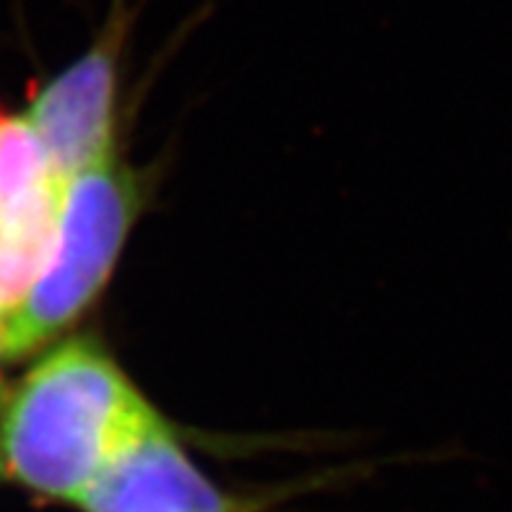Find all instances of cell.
Masks as SVG:
<instances>
[{"label": "cell", "instance_id": "obj_1", "mask_svg": "<svg viewBox=\"0 0 512 512\" xmlns=\"http://www.w3.org/2000/svg\"><path fill=\"white\" fill-rule=\"evenodd\" d=\"M154 414L104 346L91 338L60 341L6 388V479L39 500L76 507L112 453Z\"/></svg>", "mask_w": 512, "mask_h": 512}, {"label": "cell", "instance_id": "obj_2", "mask_svg": "<svg viewBox=\"0 0 512 512\" xmlns=\"http://www.w3.org/2000/svg\"><path fill=\"white\" fill-rule=\"evenodd\" d=\"M141 182L117 154L63 182L45 263L3 318L6 357L50 346L84 318L115 273L141 214Z\"/></svg>", "mask_w": 512, "mask_h": 512}, {"label": "cell", "instance_id": "obj_3", "mask_svg": "<svg viewBox=\"0 0 512 512\" xmlns=\"http://www.w3.org/2000/svg\"><path fill=\"white\" fill-rule=\"evenodd\" d=\"M133 16L136 8H130L128 0H112L107 21L89 50L52 76L26 107L24 120L45 151L60 188L78 172L117 154L120 52Z\"/></svg>", "mask_w": 512, "mask_h": 512}, {"label": "cell", "instance_id": "obj_4", "mask_svg": "<svg viewBox=\"0 0 512 512\" xmlns=\"http://www.w3.org/2000/svg\"><path fill=\"white\" fill-rule=\"evenodd\" d=\"M76 507L81 512H255L190 458L159 411L112 453Z\"/></svg>", "mask_w": 512, "mask_h": 512}, {"label": "cell", "instance_id": "obj_5", "mask_svg": "<svg viewBox=\"0 0 512 512\" xmlns=\"http://www.w3.org/2000/svg\"><path fill=\"white\" fill-rule=\"evenodd\" d=\"M60 185L24 115L0 110V315L19 305L45 263Z\"/></svg>", "mask_w": 512, "mask_h": 512}, {"label": "cell", "instance_id": "obj_6", "mask_svg": "<svg viewBox=\"0 0 512 512\" xmlns=\"http://www.w3.org/2000/svg\"><path fill=\"white\" fill-rule=\"evenodd\" d=\"M3 398H6V385H0V409H3ZM6 479V466H3V455H0V481Z\"/></svg>", "mask_w": 512, "mask_h": 512}, {"label": "cell", "instance_id": "obj_7", "mask_svg": "<svg viewBox=\"0 0 512 512\" xmlns=\"http://www.w3.org/2000/svg\"><path fill=\"white\" fill-rule=\"evenodd\" d=\"M0 359H8L6 357V333H3V318H0Z\"/></svg>", "mask_w": 512, "mask_h": 512}]
</instances>
